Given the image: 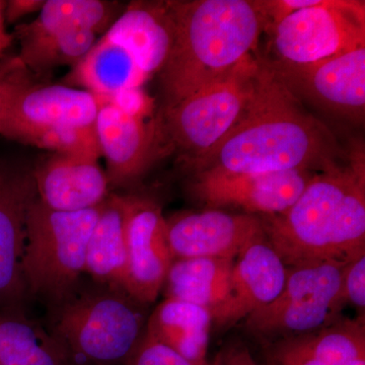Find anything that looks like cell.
<instances>
[{
    "label": "cell",
    "instance_id": "cell-1",
    "mask_svg": "<svg viewBox=\"0 0 365 365\" xmlns=\"http://www.w3.org/2000/svg\"><path fill=\"white\" fill-rule=\"evenodd\" d=\"M261 62L256 93L239 123L212 150L184 167L192 174L251 175L322 173L349 162L333 132L307 112Z\"/></svg>",
    "mask_w": 365,
    "mask_h": 365
},
{
    "label": "cell",
    "instance_id": "cell-2",
    "mask_svg": "<svg viewBox=\"0 0 365 365\" xmlns=\"http://www.w3.org/2000/svg\"><path fill=\"white\" fill-rule=\"evenodd\" d=\"M362 153L318 173L279 215L261 216L266 240L287 268L338 263L365 255V173Z\"/></svg>",
    "mask_w": 365,
    "mask_h": 365
},
{
    "label": "cell",
    "instance_id": "cell-3",
    "mask_svg": "<svg viewBox=\"0 0 365 365\" xmlns=\"http://www.w3.org/2000/svg\"><path fill=\"white\" fill-rule=\"evenodd\" d=\"M174 39L160 69L163 110L230 73L256 49L269 20L263 0L167 1Z\"/></svg>",
    "mask_w": 365,
    "mask_h": 365
},
{
    "label": "cell",
    "instance_id": "cell-4",
    "mask_svg": "<svg viewBox=\"0 0 365 365\" xmlns=\"http://www.w3.org/2000/svg\"><path fill=\"white\" fill-rule=\"evenodd\" d=\"M55 306L52 330L73 365L126 364L145 332L137 302L124 290L98 284Z\"/></svg>",
    "mask_w": 365,
    "mask_h": 365
},
{
    "label": "cell",
    "instance_id": "cell-5",
    "mask_svg": "<svg viewBox=\"0 0 365 365\" xmlns=\"http://www.w3.org/2000/svg\"><path fill=\"white\" fill-rule=\"evenodd\" d=\"M102 204L76 212L53 210L38 198L30 204L21 258L26 292L57 306L76 289Z\"/></svg>",
    "mask_w": 365,
    "mask_h": 365
},
{
    "label": "cell",
    "instance_id": "cell-6",
    "mask_svg": "<svg viewBox=\"0 0 365 365\" xmlns=\"http://www.w3.org/2000/svg\"><path fill=\"white\" fill-rule=\"evenodd\" d=\"M261 58L249 55L223 78L163 110V140L184 165L222 143L248 110L258 86Z\"/></svg>",
    "mask_w": 365,
    "mask_h": 365
},
{
    "label": "cell",
    "instance_id": "cell-7",
    "mask_svg": "<svg viewBox=\"0 0 365 365\" xmlns=\"http://www.w3.org/2000/svg\"><path fill=\"white\" fill-rule=\"evenodd\" d=\"M345 266L322 263L288 268L278 297L245 319L247 330L260 338H289L334 323L345 304L342 294Z\"/></svg>",
    "mask_w": 365,
    "mask_h": 365
},
{
    "label": "cell",
    "instance_id": "cell-8",
    "mask_svg": "<svg viewBox=\"0 0 365 365\" xmlns=\"http://www.w3.org/2000/svg\"><path fill=\"white\" fill-rule=\"evenodd\" d=\"M278 61L304 64L365 47L364 1L318 0L271 26Z\"/></svg>",
    "mask_w": 365,
    "mask_h": 365
},
{
    "label": "cell",
    "instance_id": "cell-9",
    "mask_svg": "<svg viewBox=\"0 0 365 365\" xmlns=\"http://www.w3.org/2000/svg\"><path fill=\"white\" fill-rule=\"evenodd\" d=\"M262 59L297 100L352 122L364 121L365 47L312 63Z\"/></svg>",
    "mask_w": 365,
    "mask_h": 365
},
{
    "label": "cell",
    "instance_id": "cell-10",
    "mask_svg": "<svg viewBox=\"0 0 365 365\" xmlns=\"http://www.w3.org/2000/svg\"><path fill=\"white\" fill-rule=\"evenodd\" d=\"M100 98L73 86L34 81L19 91L0 114V135L30 145L59 129L95 127Z\"/></svg>",
    "mask_w": 365,
    "mask_h": 365
},
{
    "label": "cell",
    "instance_id": "cell-11",
    "mask_svg": "<svg viewBox=\"0 0 365 365\" xmlns=\"http://www.w3.org/2000/svg\"><path fill=\"white\" fill-rule=\"evenodd\" d=\"M317 174L309 170L251 175L194 173L189 191L211 209L234 206L248 215H279L299 199Z\"/></svg>",
    "mask_w": 365,
    "mask_h": 365
},
{
    "label": "cell",
    "instance_id": "cell-12",
    "mask_svg": "<svg viewBox=\"0 0 365 365\" xmlns=\"http://www.w3.org/2000/svg\"><path fill=\"white\" fill-rule=\"evenodd\" d=\"M168 237L174 260L211 258L235 260L254 242L265 239L261 216L232 215L217 209L170 218Z\"/></svg>",
    "mask_w": 365,
    "mask_h": 365
},
{
    "label": "cell",
    "instance_id": "cell-13",
    "mask_svg": "<svg viewBox=\"0 0 365 365\" xmlns=\"http://www.w3.org/2000/svg\"><path fill=\"white\" fill-rule=\"evenodd\" d=\"M127 294L143 304L155 302L174 258L162 208L150 199L128 197Z\"/></svg>",
    "mask_w": 365,
    "mask_h": 365
},
{
    "label": "cell",
    "instance_id": "cell-14",
    "mask_svg": "<svg viewBox=\"0 0 365 365\" xmlns=\"http://www.w3.org/2000/svg\"><path fill=\"white\" fill-rule=\"evenodd\" d=\"M96 119L101 158L107 165L110 186L123 187L138 179L150 167L163 141L160 120L144 121V117L125 111L104 98Z\"/></svg>",
    "mask_w": 365,
    "mask_h": 365
},
{
    "label": "cell",
    "instance_id": "cell-15",
    "mask_svg": "<svg viewBox=\"0 0 365 365\" xmlns=\"http://www.w3.org/2000/svg\"><path fill=\"white\" fill-rule=\"evenodd\" d=\"M287 268L267 240L254 242L235 260L227 300L212 314L220 328L234 326L280 294Z\"/></svg>",
    "mask_w": 365,
    "mask_h": 365
},
{
    "label": "cell",
    "instance_id": "cell-16",
    "mask_svg": "<svg viewBox=\"0 0 365 365\" xmlns=\"http://www.w3.org/2000/svg\"><path fill=\"white\" fill-rule=\"evenodd\" d=\"M37 198L64 212L96 208L109 194V180L98 160L51 153L33 172Z\"/></svg>",
    "mask_w": 365,
    "mask_h": 365
},
{
    "label": "cell",
    "instance_id": "cell-17",
    "mask_svg": "<svg viewBox=\"0 0 365 365\" xmlns=\"http://www.w3.org/2000/svg\"><path fill=\"white\" fill-rule=\"evenodd\" d=\"M36 198L33 172L0 173V300L26 292L21 272L26 217Z\"/></svg>",
    "mask_w": 365,
    "mask_h": 365
},
{
    "label": "cell",
    "instance_id": "cell-18",
    "mask_svg": "<svg viewBox=\"0 0 365 365\" xmlns=\"http://www.w3.org/2000/svg\"><path fill=\"white\" fill-rule=\"evenodd\" d=\"M104 36L123 47L146 78L160 72L174 39L167 1L130 4Z\"/></svg>",
    "mask_w": 365,
    "mask_h": 365
},
{
    "label": "cell",
    "instance_id": "cell-19",
    "mask_svg": "<svg viewBox=\"0 0 365 365\" xmlns=\"http://www.w3.org/2000/svg\"><path fill=\"white\" fill-rule=\"evenodd\" d=\"M127 212L128 196L107 197L88 240L85 267L98 284L124 292L128 279Z\"/></svg>",
    "mask_w": 365,
    "mask_h": 365
},
{
    "label": "cell",
    "instance_id": "cell-20",
    "mask_svg": "<svg viewBox=\"0 0 365 365\" xmlns=\"http://www.w3.org/2000/svg\"><path fill=\"white\" fill-rule=\"evenodd\" d=\"M212 316L208 309L175 299H163L146 322L145 333L194 365L206 361Z\"/></svg>",
    "mask_w": 365,
    "mask_h": 365
},
{
    "label": "cell",
    "instance_id": "cell-21",
    "mask_svg": "<svg viewBox=\"0 0 365 365\" xmlns=\"http://www.w3.org/2000/svg\"><path fill=\"white\" fill-rule=\"evenodd\" d=\"M69 86H81L98 98H111L121 91L139 88L146 76L130 54L104 37L66 76Z\"/></svg>",
    "mask_w": 365,
    "mask_h": 365
},
{
    "label": "cell",
    "instance_id": "cell-22",
    "mask_svg": "<svg viewBox=\"0 0 365 365\" xmlns=\"http://www.w3.org/2000/svg\"><path fill=\"white\" fill-rule=\"evenodd\" d=\"M120 6L106 0H47L37 18L14 30L19 43L76 31L107 32L117 20Z\"/></svg>",
    "mask_w": 365,
    "mask_h": 365
},
{
    "label": "cell",
    "instance_id": "cell-23",
    "mask_svg": "<svg viewBox=\"0 0 365 365\" xmlns=\"http://www.w3.org/2000/svg\"><path fill=\"white\" fill-rule=\"evenodd\" d=\"M234 263L227 259L174 260L163 287L170 299L204 307L212 316L227 299Z\"/></svg>",
    "mask_w": 365,
    "mask_h": 365
},
{
    "label": "cell",
    "instance_id": "cell-24",
    "mask_svg": "<svg viewBox=\"0 0 365 365\" xmlns=\"http://www.w3.org/2000/svg\"><path fill=\"white\" fill-rule=\"evenodd\" d=\"M0 365H73L51 332L23 317L0 314Z\"/></svg>",
    "mask_w": 365,
    "mask_h": 365
},
{
    "label": "cell",
    "instance_id": "cell-25",
    "mask_svg": "<svg viewBox=\"0 0 365 365\" xmlns=\"http://www.w3.org/2000/svg\"><path fill=\"white\" fill-rule=\"evenodd\" d=\"M98 42L93 31H76L20 43L16 55L35 78L62 66H76Z\"/></svg>",
    "mask_w": 365,
    "mask_h": 365
},
{
    "label": "cell",
    "instance_id": "cell-26",
    "mask_svg": "<svg viewBox=\"0 0 365 365\" xmlns=\"http://www.w3.org/2000/svg\"><path fill=\"white\" fill-rule=\"evenodd\" d=\"M299 337L309 351L327 365H342L365 356L364 319L334 322Z\"/></svg>",
    "mask_w": 365,
    "mask_h": 365
},
{
    "label": "cell",
    "instance_id": "cell-27",
    "mask_svg": "<svg viewBox=\"0 0 365 365\" xmlns=\"http://www.w3.org/2000/svg\"><path fill=\"white\" fill-rule=\"evenodd\" d=\"M34 81H36L35 76L16 55L0 58V114L19 91Z\"/></svg>",
    "mask_w": 365,
    "mask_h": 365
},
{
    "label": "cell",
    "instance_id": "cell-28",
    "mask_svg": "<svg viewBox=\"0 0 365 365\" xmlns=\"http://www.w3.org/2000/svg\"><path fill=\"white\" fill-rule=\"evenodd\" d=\"M126 365H194L163 343L144 332Z\"/></svg>",
    "mask_w": 365,
    "mask_h": 365
},
{
    "label": "cell",
    "instance_id": "cell-29",
    "mask_svg": "<svg viewBox=\"0 0 365 365\" xmlns=\"http://www.w3.org/2000/svg\"><path fill=\"white\" fill-rule=\"evenodd\" d=\"M267 365H327L317 359L299 336L284 338L269 347Z\"/></svg>",
    "mask_w": 365,
    "mask_h": 365
},
{
    "label": "cell",
    "instance_id": "cell-30",
    "mask_svg": "<svg viewBox=\"0 0 365 365\" xmlns=\"http://www.w3.org/2000/svg\"><path fill=\"white\" fill-rule=\"evenodd\" d=\"M342 294L345 304L362 311L365 309V255L345 266L342 275Z\"/></svg>",
    "mask_w": 365,
    "mask_h": 365
},
{
    "label": "cell",
    "instance_id": "cell-31",
    "mask_svg": "<svg viewBox=\"0 0 365 365\" xmlns=\"http://www.w3.org/2000/svg\"><path fill=\"white\" fill-rule=\"evenodd\" d=\"M43 0H11L6 1L4 9V19L6 24H14L24 16L34 13H39L44 6Z\"/></svg>",
    "mask_w": 365,
    "mask_h": 365
},
{
    "label": "cell",
    "instance_id": "cell-32",
    "mask_svg": "<svg viewBox=\"0 0 365 365\" xmlns=\"http://www.w3.org/2000/svg\"><path fill=\"white\" fill-rule=\"evenodd\" d=\"M220 355V365H260L244 345L232 346Z\"/></svg>",
    "mask_w": 365,
    "mask_h": 365
},
{
    "label": "cell",
    "instance_id": "cell-33",
    "mask_svg": "<svg viewBox=\"0 0 365 365\" xmlns=\"http://www.w3.org/2000/svg\"><path fill=\"white\" fill-rule=\"evenodd\" d=\"M6 1L0 0V58L2 54L13 44L14 38L13 34L6 30V19H4V9Z\"/></svg>",
    "mask_w": 365,
    "mask_h": 365
},
{
    "label": "cell",
    "instance_id": "cell-34",
    "mask_svg": "<svg viewBox=\"0 0 365 365\" xmlns=\"http://www.w3.org/2000/svg\"><path fill=\"white\" fill-rule=\"evenodd\" d=\"M342 365H365V356L359 357V359L350 360Z\"/></svg>",
    "mask_w": 365,
    "mask_h": 365
},
{
    "label": "cell",
    "instance_id": "cell-35",
    "mask_svg": "<svg viewBox=\"0 0 365 365\" xmlns=\"http://www.w3.org/2000/svg\"><path fill=\"white\" fill-rule=\"evenodd\" d=\"M210 365H220V355L218 354L217 357H216L215 361H213L212 364Z\"/></svg>",
    "mask_w": 365,
    "mask_h": 365
}]
</instances>
